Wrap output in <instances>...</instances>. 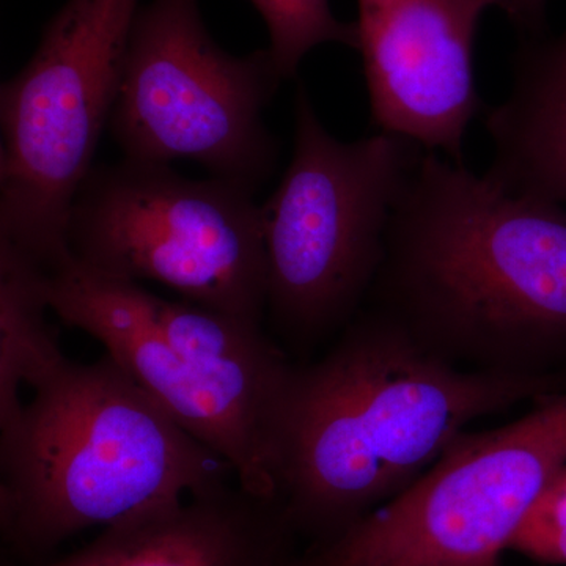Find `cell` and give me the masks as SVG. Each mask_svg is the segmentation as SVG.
<instances>
[{
  "instance_id": "cell-4",
  "label": "cell",
  "mask_w": 566,
  "mask_h": 566,
  "mask_svg": "<svg viewBox=\"0 0 566 566\" xmlns=\"http://www.w3.org/2000/svg\"><path fill=\"white\" fill-rule=\"evenodd\" d=\"M422 150L386 133L338 140L300 85L292 159L260 205L266 314L290 342L314 345L363 311L385 259L395 207Z\"/></svg>"
},
{
  "instance_id": "cell-15",
  "label": "cell",
  "mask_w": 566,
  "mask_h": 566,
  "mask_svg": "<svg viewBox=\"0 0 566 566\" xmlns=\"http://www.w3.org/2000/svg\"><path fill=\"white\" fill-rule=\"evenodd\" d=\"M509 551L546 565H566V464L536 495Z\"/></svg>"
},
{
  "instance_id": "cell-7",
  "label": "cell",
  "mask_w": 566,
  "mask_h": 566,
  "mask_svg": "<svg viewBox=\"0 0 566 566\" xmlns=\"http://www.w3.org/2000/svg\"><path fill=\"white\" fill-rule=\"evenodd\" d=\"M282 81L268 48L222 50L199 0H150L134 21L109 132L125 158L191 159L256 193L277 166L263 112Z\"/></svg>"
},
{
  "instance_id": "cell-14",
  "label": "cell",
  "mask_w": 566,
  "mask_h": 566,
  "mask_svg": "<svg viewBox=\"0 0 566 566\" xmlns=\"http://www.w3.org/2000/svg\"><path fill=\"white\" fill-rule=\"evenodd\" d=\"M270 35L273 55L283 81L296 76L308 52L322 44H342L357 50L354 22L335 17L331 0H251Z\"/></svg>"
},
{
  "instance_id": "cell-11",
  "label": "cell",
  "mask_w": 566,
  "mask_h": 566,
  "mask_svg": "<svg viewBox=\"0 0 566 566\" xmlns=\"http://www.w3.org/2000/svg\"><path fill=\"white\" fill-rule=\"evenodd\" d=\"M297 539L279 501L226 485L106 527L70 556L2 566H293Z\"/></svg>"
},
{
  "instance_id": "cell-5",
  "label": "cell",
  "mask_w": 566,
  "mask_h": 566,
  "mask_svg": "<svg viewBox=\"0 0 566 566\" xmlns=\"http://www.w3.org/2000/svg\"><path fill=\"white\" fill-rule=\"evenodd\" d=\"M140 0H65L0 88V245L50 271L120 92Z\"/></svg>"
},
{
  "instance_id": "cell-6",
  "label": "cell",
  "mask_w": 566,
  "mask_h": 566,
  "mask_svg": "<svg viewBox=\"0 0 566 566\" xmlns=\"http://www.w3.org/2000/svg\"><path fill=\"white\" fill-rule=\"evenodd\" d=\"M66 251L85 270L153 281L185 301L262 326L268 263L255 193L170 164L95 166L71 207Z\"/></svg>"
},
{
  "instance_id": "cell-9",
  "label": "cell",
  "mask_w": 566,
  "mask_h": 566,
  "mask_svg": "<svg viewBox=\"0 0 566 566\" xmlns=\"http://www.w3.org/2000/svg\"><path fill=\"white\" fill-rule=\"evenodd\" d=\"M51 312L84 331L186 433L232 468L237 485L277 501L279 446L271 431L226 397L159 329L150 293L66 256L44 273Z\"/></svg>"
},
{
  "instance_id": "cell-1",
  "label": "cell",
  "mask_w": 566,
  "mask_h": 566,
  "mask_svg": "<svg viewBox=\"0 0 566 566\" xmlns=\"http://www.w3.org/2000/svg\"><path fill=\"white\" fill-rule=\"evenodd\" d=\"M367 307L468 370L566 374V207L422 150Z\"/></svg>"
},
{
  "instance_id": "cell-16",
  "label": "cell",
  "mask_w": 566,
  "mask_h": 566,
  "mask_svg": "<svg viewBox=\"0 0 566 566\" xmlns=\"http://www.w3.org/2000/svg\"><path fill=\"white\" fill-rule=\"evenodd\" d=\"M547 2L549 0H495V9L505 14L520 39L547 32Z\"/></svg>"
},
{
  "instance_id": "cell-3",
  "label": "cell",
  "mask_w": 566,
  "mask_h": 566,
  "mask_svg": "<svg viewBox=\"0 0 566 566\" xmlns=\"http://www.w3.org/2000/svg\"><path fill=\"white\" fill-rule=\"evenodd\" d=\"M0 465L3 558L24 565L80 532L211 493L233 475L109 354L70 360L35 390L0 438Z\"/></svg>"
},
{
  "instance_id": "cell-10",
  "label": "cell",
  "mask_w": 566,
  "mask_h": 566,
  "mask_svg": "<svg viewBox=\"0 0 566 566\" xmlns=\"http://www.w3.org/2000/svg\"><path fill=\"white\" fill-rule=\"evenodd\" d=\"M356 2V51L375 128L464 164L465 133L483 114L476 33L495 0Z\"/></svg>"
},
{
  "instance_id": "cell-13",
  "label": "cell",
  "mask_w": 566,
  "mask_h": 566,
  "mask_svg": "<svg viewBox=\"0 0 566 566\" xmlns=\"http://www.w3.org/2000/svg\"><path fill=\"white\" fill-rule=\"evenodd\" d=\"M44 270L0 245V431L20 419L24 386L40 389L70 364L46 319Z\"/></svg>"
},
{
  "instance_id": "cell-2",
  "label": "cell",
  "mask_w": 566,
  "mask_h": 566,
  "mask_svg": "<svg viewBox=\"0 0 566 566\" xmlns=\"http://www.w3.org/2000/svg\"><path fill=\"white\" fill-rule=\"evenodd\" d=\"M565 382L457 367L365 307L318 363L296 367L279 504L297 538L331 542L415 486L472 423Z\"/></svg>"
},
{
  "instance_id": "cell-8",
  "label": "cell",
  "mask_w": 566,
  "mask_h": 566,
  "mask_svg": "<svg viewBox=\"0 0 566 566\" xmlns=\"http://www.w3.org/2000/svg\"><path fill=\"white\" fill-rule=\"evenodd\" d=\"M566 464V389L493 430L464 431L405 494L293 566H502L539 491Z\"/></svg>"
},
{
  "instance_id": "cell-12",
  "label": "cell",
  "mask_w": 566,
  "mask_h": 566,
  "mask_svg": "<svg viewBox=\"0 0 566 566\" xmlns=\"http://www.w3.org/2000/svg\"><path fill=\"white\" fill-rule=\"evenodd\" d=\"M509 96L488 111V177L516 196L566 207V28L520 39Z\"/></svg>"
}]
</instances>
